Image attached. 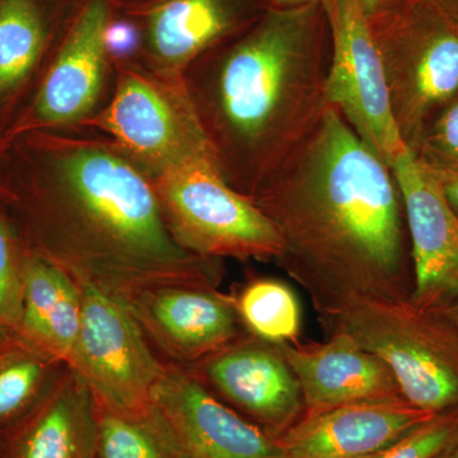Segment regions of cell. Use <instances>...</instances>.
Here are the masks:
<instances>
[{"label":"cell","instance_id":"6da1fadb","mask_svg":"<svg viewBox=\"0 0 458 458\" xmlns=\"http://www.w3.org/2000/svg\"><path fill=\"white\" fill-rule=\"evenodd\" d=\"M8 141L9 213L26 246L78 284L123 302L150 286L222 284L223 260L174 240L152 181L106 135L36 131Z\"/></svg>","mask_w":458,"mask_h":458},{"label":"cell","instance_id":"7a4b0ae2","mask_svg":"<svg viewBox=\"0 0 458 458\" xmlns=\"http://www.w3.org/2000/svg\"><path fill=\"white\" fill-rule=\"evenodd\" d=\"M251 200L278 232L276 264L319 321L372 301L410 300L405 210L393 168L328 106Z\"/></svg>","mask_w":458,"mask_h":458},{"label":"cell","instance_id":"3957f363","mask_svg":"<svg viewBox=\"0 0 458 458\" xmlns=\"http://www.w3.org/2000/svg\"><path fill=\"white\" fill-rule=\"evenodd\" d=\"M324 4L267 9L190 64L186 90L223 179L251 197L328 107Z\"/></svg>","mask_w":458,"mask_h":458},{"label":"cell","instance_id":"277c9868","mask_svg":"<svg viewBox=\"0 0 458 458\" xmlns=\"http://www.w3.org/2000/svg\"><path fill=\"white\" fill-rule=\"evenodd\" d=\"M321 322L377 355L410 405L441 414L458 410V328L439 310L410 300L372 301Z\"/></svg>","mask_w":458,"mask_h":458},{"label":"cell","instance_id":"5b68a950","mask_svg":"<svg viewBox=\"0 0 458 458\" xmlns=\"http://www.w3.org/2000/svg\"><path fill=\"white\" fill-rule=\"evenodd\" d=\"M394 122L410 153L458 96V22L426 0H409L369 22Z\"/></svg>","mask_w":458,"mask_h":458},{"label":"cell","instance_id":"8992f818","mask_svg":"<svg viewBox=\"0 0 458 458\" xmlns=\"http://www.w3.org/2000/svg\"><path fill=\"white\" fill-rule=\"evenodd\" d=\"M114 68L111 98L84 129L110 138L150 181L183 165H216L183 80L159 77L135 60Z\"/></svg>","mask_w":458,"mask_h":458},{"label":"cell","instance_id":"52a82bcc","mask_svg":"<svg viewBox=\"0 0 458 458\" xmlns=\"http://www.w3.org/2000/svg\"><path fill=\"white\" fill-rule=\"evenodd\" d=\"M174 240L200 258L276 261L278 232L251 198L223 179L209 162L183 165L152 180Z\"/></svg>","mask_w":458,"mask_h":458},{"label":"cell","instance_id":"ba28073f","mask_svg":"<svg viewBox=\"0 0 458 458\" xmlns=\"http://www.w3.org/2000/svg\"><path fill=\"white\" fill-rule=\"evenodd\" d=\"M113 0H83L60 35L49 65L23 113L5 135L83 128L111 98L114 68L105 44Z\"/></svg>","mask_w":458,"mask_h":458},{"label":"cell","instance_id":"9c48e42d","mask_svg":"<svg viewBox=\"0 0 458 458\" xmlns=\"http://www.w3.org/2000/svg\"><path fill=\"white\" fill-rule=\"evenodd\" d=\"M80 286L82 321L69 367L82 377L98 406L141 417L165 360L148 342L128 304L92 286Z\"/></svg>","mask_w":458,"mask_h":458},{"label":"cell","instance_id":"30bf717a","mask_svg":"<svg viewBox=\"0 0 458 458\" xmlns=\"http://www.w3.org/2000/svg\"><path fill=\"white\" fill-rule=\"evenodd\" d=\"M331 59L325 95L364 143L393 167L410 150L391 107L384 65L358 0H325Z\"/></svg>","mask_w":458,"mask_h":458},{"label":"cell","instance_id":"8fae6325","mask_svg":"<svg viewBox=\"0 0 458 458\" xmlns=\"http://www.w3.org/2000/svg\"><path fill=\"white\" fill-rule=\"evenodd\" d=\"M147 417L176 458H284L276 438L165 360Z\"/></svg>","mask_w":458,"mask_h":458},{"label":"cell","instance_id":"7c38bea8","mask_svg":"<svg viewBox=\"0 0 458 458\" xmlns=\"http://www.w3.org/2000/svg\"><path fill=\"white\" fill-rule=\"evenodd\" d=\"M185 367L225 405L273 438L304 417L302 388L278 344L249 331Z\"/></svg>","mask_w":458,"mask_h":458},{"label":"cell","instance_id":"4fadbf2b","mask_svg":"<svg viewBox=\"0 0 458 458\" xmlns=\"http://www.w3.org/2000/svg\"><path fill=\"white\" fill-rule=\"evenodd\" d=\"M157 354L191 366L246 333L233 294L188 284L150 286L126 301Z\"/></svg>","mask_w":458,"mask_h":458},{"label":"cell","instance_id":"5bb4252c","mask_svg":"<svg viewBox=\"0 0 458 458\" xmlns=\"http://www.w3.org/2000/svg\"><path fill=\"white\" fill-rule=\"evenodd\" d=\"M391 168L408 225L414 278L410 301L421 309L445 310L458 300V216L411 153Z\"/></svg>","mask_w":458,"mask_h":458},{"label":"cell","instance_id":"9a60e30c","mask_svg":"<svg viewBox=\"0 0 458 458\" xmlns=\"http://www.w3.org/2000/svg\"><path fill=\"white\" fill-rule=\"evenodd\" d=\"M267 11L261 0H157L134 12L140 18L135 62L167 80H183L186 69Z\"/></svg>","mask_w":458,"mask_h":458},{"label":"cell","instance_id":"2e32d148","mask_svg":"<svg viewBox=\"0 0 458 458\" xmlns=\"http://www.w3.org/2000/svg\"><path fill=\"white\" fill-rule=\"evenodd\" d=\"M278 345L302 388L304 417L351 403L403 399L385 361L345 334Z\"/></svg>","mask_w":458,"mask_h":458},{"label":"cell","instance_id":"e0dca14e","mask_svg":"<svg viewBox=\"0 0 458 458\" xmlns=\"http://www.w3.org/2000/svg\"><path fill=\"white\" fill-rule=\"evenodd\" d=\"M434 415L403 399L366 401L303 417L276 442L284 458H361Z\"/></svg>","mask_w":458,"mask_h":458},{"label":"cell","instance_id":"ac0fdd59","mask_svg":"<svg viewBox=\"0 0 458 458\" xmlns=\"http://www.w3.org/2000/svg\"><path fill=\"white\" fill-rule=\"evenodd\" d=\"M96 454L95 397L69 366L25 415L0 430V458H96Z\"/></svg>","mask_w":458,"mask_h":458},{"label":"cell","instance_id":"d6986e66","mask_svg":"<svg viewBox=\"0 0 458 458\" xmlns=\"http://www.w3.org/2000/svg\"><path fill=\"white\" fill-rule=\"evenodd\" d=\"M82 321L81 286L66 271L27 247L22 315L16 335L69 366Z\"/></svg>","mask_w":458,"mask_h":458},{"label":"cell","instance_id":"ffe728a7","mask_svg":"<svg viewBox=\"0 0 458 458\" xmlns=\"http://www.w3.org/2000/svg\"><path fill=\"white\" fill-rule=\"evenodd\" d=\"M51 40L41 0H0V114L7 116L32 84L38 89L56 47Z\"/></svg>","mask_w":458,"mask_h":458},{"label":"cell","instance_id":"44dd1931","mask_svg":"<svg viewBox=\"0 0 458 458\" xmlns=\"http://www.w3.org/2000/svg\"><path fill=\"white\" fill-rule=\"evenodd\" d=\"M65 364L32 348L17 335L0 342V430L38 403Z\"/></svg>","mask_w":458,"mask_h":458},{"label":"cell","instance_id":"7402d4cb","mask_svg":"<svg viewBox=\"0 0 458 458\" xmlns=\"http://www.w3.org/2000/svg\"><path fill=\"white\" fill-rule=\"evenodd\" d=\"M234 301L243 327L252 335L273 344L297 342L302 327L301 304L282 280H250Z\"/></svg>","mask_w":458,"mask_h":458},{"label":"cell","instance_id":"603a6c76","mask_svg":"<svg viewBox=\"0 0 458 458\" xmlns=\"http://www.w3.org/2000/svg\"><path fill=\"white\" fill-rule=\"evenodd\" d=\"M98 406L96 458H176L147 414L129 417Z\"/></svg>","mask_w":458,"mask_h":458},{"label":"cell","instance_id":"cb8c5ba5","mask_svg":"<svg viewBox=\"0 0 458 458\" xmlns=\"http://www.w3.org/2000/svg\"><path fill=\"white\" fill-rule=\"evenodd\" d=\"M26 254L20 229L0 201V342L16 335L20 327Z\"/></svg>","mask_w":458,"mask_h":458},{"label":"cell","instance_id":"d4e9b609","mask_svg":"<svg viewBox=\"0 0 458 458\" xmlns=\"http://www.w3.org/2000/svg\"><path fill=\"white\" fill-rule=\"evenodd\" d=\"M458 442V410L434 415L384 450L361 458H436Z\"/></svg>","mask_w":458,"mask_h":458},{"label":"cell","instance_id":"484cf974","mask_svg":"<svg viewBox=\"0 0 458 458\" xmlns=\"http://www.w3.org/2000/svg\"><path fill=\"white\" fill-rule=\"evenodd\" d=\"M411 155L429 170L458 174V96L437 114Z\"/></svg>","mask_w":458,"mask_h":458},{"label":"cell","instance_id":"4316f807","mask_svg":"<svg viewBox=\"0 0 458 458\" xmlns=\"http://www.w3.org/2000/svg\"><path fill=\"white\" fill-rule=\"evenodd\" d=\"M140 30L128 18L111 16L105 32V44L111 62H129L137 59L140 49Z\"/></svg>","mask_w":458,"mask_h":458},{"label":"cell","instance_id":"83f0119b","mask_svg":"<svg viewBox=\"0 0 458 458\" xmlns=\"http://www.w3.org/2000/svg\"><path fill=\"white\" fill-rule=\"evenodd\" d=\"M409 0H358L361 12L366 16L369 22L384 17L386 14L393 13L405 5Z\"/></svg>","mask_w":458,"mask_h":458},{"label":"cell","instance_id":"f1b7e54d","mask_svg":"<svg viewBox=\"0 0 458 458\" xmlns=\"http://www.w3.org/2000/svg\"><path fill=\"white\" fill-rule=\"evenodd\" d=\"M424 168L432 174L433 179L437 181L439 188H441L443 195L447 199L448 204L451 205L452 209L458 216V174L433 171L427 167Z\"/></svg>","mask_w":458,"mask_h":458},{"label":"cell","instance_id":"f546056e","mask_svg":"<svg viewBox=\"0 0 458 458\" xmlns=\"http://www.w3.org/2000/svg\"><path fill=\"white\" fill-rule=\"evenodd\" d=\"M9 141L0 140V201L9 204L13 200L11 188V174H9L8 158Z\"/></svg>","mask_w":458,"mask_h":458},{"label":"cell","instance_id":"4dcf8cb0","mask_svg":"<svg viewBox=\"0 0 458 458\" xmlns=\"http://www.w3.org/2000/svg\"><path fill=\"white\" fill-rule=\"evenodd\" d=\"M267 9H276V11H291L311 5L324 4L325 0H261Z\"/></svg>","mask_w":458,"mask_h":458},{"label":"cell","instance_id":"1f68e13d","mask_svg":"<svg viewBox=\"0 0 458 458\" xmlns=\"http://www.w3.org/2000/svg\"><path fill=\"white\" fill-rule=\"evenodd\" d=\"M426 2L458 22V0H426Z\"/></svg>","mask_w":458,"mask_h":458},{"label":"cell","instance_id":"d6a6232c","mask_svg":"<svg viewBox=\"0 0 458 458\" xmlns=\"http://www.w3.org/2000/svg\"><path fill=\"white\" fill-rule=\"evenodd\" d=\"M439 311L445 313L450 318L452 324L458 328V300L454 301L450 306L445 307V310H439Z\"/></svg>","mask_w":458,"mask_h":458},{"label":"cell","instance_id":"836d02e7","mask_svg":"<svg viewBox=\"0 0 458 458\" xmlns=\"http://www.w3.org/2000/svg\"><path fill=\"white\" fill-rule=\"evenodd\" d=\"M436 458H458V442L442 451Z\"/></svg>","mask_w":458,"mask_h":458}]
</instances>
